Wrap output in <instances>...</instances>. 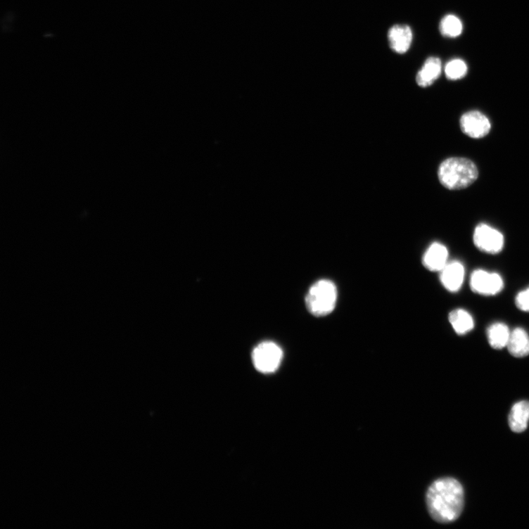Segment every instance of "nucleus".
Segmentation results:
<instances>
[{
  "instance_id": "nucleus-1",
  "label": "nucleus",
  "mask_w": 529,
  "mask_h": 529,
  "mask_svg": "<svg viewBox=\"0 0 529 529\" xmlns=\"http://www.w3.org/2000/svg\"><path fill=\"white\" fill-rule=\"evenodd\" d=\"M428 514L440 523L457 520L464 508V490L453 478H440L429 487L426 493Z\"/></svg>"
},
{
  "instance_id": "nucleus-2",
  "label": "nucleus",
  "mask_w": 529,
  "mask_h": 529,
  "mask_svg": "<svg viewBox=\"0 0 529 529\" xmlns=\"http://www.w3.org/2000/svg\"><path fill=\"white\" fill-rule=\"evenodd\" d=\"M476 164L467 158H451L444 160L438 170L440 184L449 190L464 189L477 179Z\"/></svg>"
},
{
  "instance_id": "nucleus-3",
  "label": "nucleus",
  "mask_w": 529,
  "mask_h": 529,
  "mask_svg": "<svg viewBox=\"0 0 529 529\" xmlns=\"http://www.w3.org/2000/svg\"><path fill=\"white\" fill-rule=\"evenodd\" d=\"M338 295V288L333 281L320 279L310 287L307 293V309L314 317H326L334 311Z\"/></svg>"
},
{
  "instance_id": "nucleus-4",
  "label": "nucleus",
  "mask_w": 529,
  "mask_h": 529,
  "mask_svg": "<svg viewBox=\"0 0 529 529\" xmlns=\"http://www.w3.org/2000/svg\"><path fill=\"white\" fill-rule=\"evenodd\" d=\"M283 358L282 349L275 343L262 342L257 345L253 352V361L255 369L262 374L275 372Z\"/></svg>"
},
{
  "instance_id": "nucleus-5",
  "label": "nucleus",
  "mask_w": 529,
  "mask_h": 529,
  "mask_svg": "<svg viewBox=\"0 0 529 529\" xmlns=\"http://www.w3.org/2000/svg\"><path fill=\"white\" fill-rule=\"evenodd\" d=\"M473 243L479 251L488 255H497L504 249V237L500 231L481 224L474 230Z\"/></svg>"
},
{
  "instance_id": "nucleus-6",
  "label": "nucleus",
  "mask_w": 529,
  "mask_h": 529,
  "mask_svg": "<svg viewBox=\"0 0 529 529\" xmlns=\"http://www.w3.org/2000/svg\"><path fill=\"white\" fill-rule=\"evenodd\" d=\"M470 287L476 294L492 296L500 293L504 288V282L498 273L489 272L483 269L473 272L470 279Z\"/></svg>"
},
{
  "instance_id": "nucleus-7",
  "label": "nucleus",
  "mask_w": 529,
  "mask_h": 529,
  "mask_svg": "<svg viewBox=\"0 0 529 529\" xmlns=\"http://www.w3.org/2000/svg\"><path fill=\"white\" fill-rule=\"evenodd\" d=\"M461 129L472 139H482L490 132L491 124L485 115L479 111H470L462 115L460 120Z\"/></svg>"
},
{
  "instance_id": "nucleus-8",
  "label": "nucleus",
  "mask_w": 529,
  "mask_h": 529,
  "mask_svg": "<svg viewBox=\"0 0 529 529\" xmlns=\"http://www.w3.org/2000/svg\"><path fill=\"white\" fill-rule=\"evenodd\" d=\"M465 275V267L460 261H449L440 272V283L445 289L457 293L464 283Z\"/></svg>"
},
{
  "instance_id": "nucleus-9",
  "label": "nucleus",
  "mask_w": 529,
  "mask_h": 529,
  "mask_svg": "<svg viewBox=\"0 0 529 529\" xmlns=\"http://www.w3.org/2000/svg\"><path fill=\"white\" fill-rule=\"evenodd\" d=\"M449 250L443 244L435 242L430 245L423 258V266L430 272H440L449 262Z\"/></svg>"
},
{
  "instance_id": "nucleus-10",
  "label": "nucleus",
  "mask_w": 529,
  "mask_h": 529,
  "mask_svg": "<svg viewBox=\"0 0 529 529\" xmlns=\"http://www.w3.org/2000/svg\"><path fill=\"white\" fill-rule=\"evenodd\" d=\"M389 45L398 54L406 53L412 43V30L406 25H395L390 28L388 34Z\"/></svg>"
},
{
  "instance_id": "nucleus-11",
  "label": "nucleus",
  "mask_w": 529,
  "mask_h": 529,
  "mask_svg": "<svg viewBox=\"0 0 529 529\" xmlns=\"http://www.w3.org/2000/svg\"><path fill=\"white\" fill-rule=\"evenodd\" d=\"M506 348L509 354L516 358L529 355V336L523 328L517 327L511 331Z\"/></svg>"
},
{
  "instance_id": "nucleus-12",
  "label": "nucleus",
  "mask_w": 529,
  "mask_h": 529,
  "mask_svg": "<svg viewBox=\"0 0 529 529\" xmlns=\"http://www.w3.org/2000/svg\"><path fill=\"white\" fill-rule=\"evenodd\" d=\"M441 72L442 62L440 59L436 57L428 58L417 74V84L422 88L432 86L440 76Z\"/></svg>"
},
{
  "instance_id": "nucleus-13",
  "label": "nucleus",
  "mask_w": 529,
  "mask_h": 529,
  "mask_svg": "<svg viewBox=\"0 0 529 529\" xmlns=\"http://www.w3.org/2000/svg\"><path fill=\"white\" fill-rule=\"evenodd\" d=\"M529 421V402L522 401L511 408L509 416V425L512 432L521 433L528 427Z\"/></svg>"
},
{
  "instance_id": "nucleus-14",
  "label": "nucleus",
  "mask_w": 529,
  "mask_h": 529,
  "mask_svg": "<svg viewBox=\"0 0 529 529\" xmlns=\"http://www.w3.org/2000/svg\"><path fill=\"white\" fill-rule=\"evenodd\" d=\"M449 321L454 332L459 336H465L473 329L475 322L471 314L464 309L452 310L449 315Z\"/></svg>"
},
{
  "instance_id": "nucleus-15",
  "label": "nucleus",
  "mask_w": 529,
  "mask_h": 529,
  "mask_svg": "<svg viewBox=\"0 0 529 529\" xmlns=\"http://www.w3.org/2000/svg\"><path fill=\"white\" fill-rule=\"evenodd\" d=\"M511 331L508 326L502 322L491 324L487 330V337L491 348L501 350L506 348Z\"/></svg>"
},
{
  "instance_id": "nucleus-16",
  "label": "nucleus",
  "mask_w": 529,
  "mask_h": 529,
  "mask_svg": "<svg viewBox=\"0 0 529 529\" xmlns=\"http://www.w3.org/2000/svg\"><path fill=\"white\" fill-rule=\"evenodd\" d=\"M440 30L442 35L445 37H458L461 34L463 30L462 23L454 15H445L440 22Z\"/></svg>"
},
{
  "instance_id": "nucleus-17",
  "label": "nucleus",
  "mask_w": 529,
  "mask_h": 529,
  "mask_svg": "<svg viewBox=\"0 0 529 529\" xmlns=\"http://www.w3.org/2000/svg\"><path fill=\"white\" fill-rule=\"evenodd\" d=\"M468 72V66L465 61L454 59L446 64L445 73L451 80H457L464 77Z\"/></svg>"
},
{
  "instance_id": "nucleus-18",
  "label": "nucleus",
  "mask_w": 529,
  "mask_h": 529,
  "mask_svg": "<svg viewBox=\"0 0 529 529\" xmlns=\"http://www.w3.org/2000/svg\"><path fill=\"white\" fill-rule=\"evenodd\" d=\"M515 302L518 310L529 312V286L516 295Z\"/></svg>"
}]
</instances>
